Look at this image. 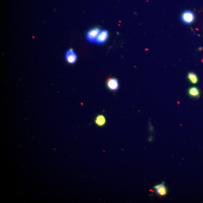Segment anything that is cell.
Returning a JSON list of instances; mask_svg holds the SVG:
<instances>
[{"mask_svg": "<svg viewBox=\"0 0 203 203\" xmlns=\"http://www.w3.org/2000/svg\"><path fill=\"white\" fill-rule=\"evenodd\" d=\"M181 19L182 22L185 24H190L194 22L195 16L191 11L186 10L182 13Z\"/></svg>", "mask_w": 203, "mask_h": 203, "instance_id": "6da1fadb", "label": "cell"}, {"mask_svg": "<svg viewBox=\"0 0 203 203\" xmlns=\"http://www.w3.org/2000/svg\"><path fill=\"white\" fill-rule=\"evenodd\" d=\"M101 30L98 28H94L89 30L86 33L87 41L91 43H96V40Z\"/></svg>", "mask_w": 203, "mask_h": 203, "instance_id": "7a4b0ae2", "label": "cell"}, {"mask_svg": "<svg viewBox=\"0 0 203 203\" xmlns=\"http://www.w3.org/2000/svg\"><path fill=\"white\" fill-rule=\"evenodd\" d=\"M77 58V54L72 49L67 50L65 53V59L68 63L73 64L75 63Z\"/></svg>", "mask_w": 203, "mask_h": 203, "instance_id": "3957f363", "label": "cell"}, {"mask_svg": "<svg viewBox=\"0 0 203 203\" xmlns=\"http://www.w3.org/2000/svg\"><path fill=\"white\" fill-rule=\"evenodd\" d=\"M107 85L108 89L112 91H116L119 89V81L115 78H109L107 80Z\"/></svg>", "mask_w": 203, "mask_h": 203, "instance_id": "277c9868", "label": "cell"}, {"mask_svg": "<svg viewBox=\"0 0 203 203\" xmlns=\"http://www.w3.org/2000/svg\"><path fill=\"white\" fill-rule=\"evenodd\" d=\"M109 36L108 30H101L96 40V43L97 44H102L106 42Z\"/></svg>", "mask_w": 203, "mask_h": 203, "instance_id": "5b68a950", "label": "cell"}, {"mask_svg": "<svg viewBox=\"0 0 203 203\" xmlns=\"http://www.w3.org/2000/svg\"><path fill=\"white\" fill-rule=\"evenodd\" d=\"M156 193L160 196H163L166 195L167 193V188L165 186V183H162L158 185L154 186Z\"/></svg>", "mask_w": 203, "mask_h": 203, "instance_id": "8992f818", "label": "cell"}, {"mask_svg": "<svg viewBox=\"0 0 203 203\" xmlns=\"http://www.w3.org/2000/svg\"><path fill=\"white\" fill-rule=\"evenodd\" d=\"M188 94L191 98H198L200 96V90L197 87H192L188 89Z\"/></svg>", "mask_w": 203, "mask_h": 203, "instance_id": "52a82bcc", "label": "cell"}, {"mask_svg": "<svg viewBox=\"0 0 203 203\" xmlns=\"http://www.w3.org/2000/svg\"><path fill=\"white\" fill-rule=\"evenodd\" d=\"M187 78L192 84H196L198 82V78L195 73L193 72H189L187 75Z\"/></svg>", "mask_w": 203, "mask_h": 203, "instance_id": "ba28073f", "label": "cell"}, {"mask_svg": "<svg viewBox=\"0 0 203 203\" xmlns=\"http://www.w3.org/2000/svg\"><path fill=\"white\" fill-rule=\"evenodd\" d=\"M95 122L96 124L98 126H103L106 123L105 118L102 115H98L96 118Z\"/></svg>", "mask_w": 203, "mask_h": 203, "instance_id": "9c48e42d", "label": "cell"}]
</instances>
